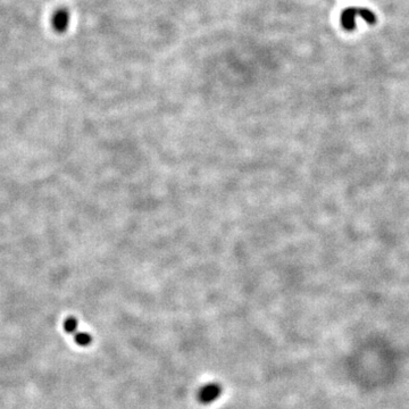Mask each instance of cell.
Here are the masks:
<instances>
[{
	"label": "cell",
	"instance_id": "5b68a950",
	"mask_svg": "<svg viewBox=\"0 0 409 409\" xmlns=\"http://www.w3.org/2000/svg\"><path fill=\"white\" fill-rule=\"evenodd\" d=\"M64 330L68 334H75L77 332V321L75 317H67L64 322Z\"/></svg>",
	"mask_w": 409,
	"mask_h": 409
},
{
	"label": "cell",
	"instance_id": "277c9868",
	"mask_svg": "<svg viewBox=\"0 0 409 409\" xmlns=\"http://www.w3.org/2000/svg\"><path fill=\"white\" fill-rule=\"evenodd\" d=\"M74 340L81 347H88L92 342V337L87 332H76L74 334Z\"/></svg>",
	"mask_w": 409,
	"mask_h": 409
},
{
	"label": "cell",
	"instance_id": "3957f363",
	"mask_svg": "<svg viewBox=\"0 0 409 409\" xmlns=\"http://www.w3.org/2000/svg\"><path fill=\"white\" fill-rule=\"evenodd\" d=\"M68 23V15L66 11H59L54 16V27L57 30H65Z\"/></svg>",
	"mask_w": 409,
	"mask_h": 409
},
{
	"label": "cell",
	"instance_id": "7a4b0ae2",
	"mask_svg": "<svg viewBox=\"0 0 409 409\" xmlns=\"http://www.w3.org/2000/svg\"><path fill=\"white\" fill-rule=\"evenodd\" d=\"M360 13V8H347L341 14V23L346 30L351 31L356 26V16Z\"/></svg>",
	"mask_w": 409,
	"mask_h": 409
},
{
	"label": "cell",
	"instance_id": "6da1fadb",
	"mask_svg": "<svg viewBox=\"0 0 409 409\" xmlns=\"http://www.w3.org/2000/svg\"><path fill=\"white\" fill-rule=\"evenodd\" d=\"M221 395H222L221 385H218L216 383L206 384L205 387H202L199 390V392H198V400H199L201 404L208 405V404L214 403V401H215L217 398H220Z\"/></svg>",
	"mask_w": 409,
	"mask_h": 409
}]
</instances>
